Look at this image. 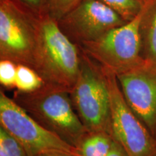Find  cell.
<instances>
[{"label":"cell","instance_id":"cell-1","mask_svg":"<svg viewBox=\"0 0 156 156\" xmlns=\"http://www.w3.org/2000/svg\"><path fill=\"white\" fill-rule=\"evenodd\" d=\"M81 48L48 14L39 17L34 69L46 85L71 91L80 69Z\"/></svg>","mask_w":156,"mask_h":156},{"label":"cell","instance_id":"cell-2","mask_svg":"<svg viewBox=\"0 0 156 156\" xmlns=\"http://www.w3.org/2000/svg\"><path fill=\"white\" fill-rule=\"evenodd\" d=\"M12 98L39 124L74 147L77 148L89 133L67 90L45 84L33 93L15 90Z\"/></svg>","mask_w":156,"mask_h":156},{"label":"cell","instance_id":"cell-3","mask_svg":"<svg viewBox=\"0 0 156 156\" xmlns=\"http://www.w3.org/2000/svg\"><path fill=\"white\" fill-rule=\"evenodd\" d=\"M70 97L87 131L112 135L111 98L106 73L82 48L80 69Z\"/></svg>","mask_w":156,"mask_h":156},{"label":"cell","instance_id":"cell-4","mask_svg":"<svg viewBox=\"0 0 156 156\" xmlns=\"http://www.w3.org/2000/svg\"><path fill=\"white\" fill-rule=\"evenodd\" d=\"M142 12L132 20L80 46L103 70L116 76L141 67L145 64L140 35Z\"/></svg>","mask_w":156,"mask_h":156},{"label":"cell","instance_id":"cell-5","mask_svg":"<svg viewBox=\"0 0 156 156\" xmlns=\"http://www.w3.org/2000/svg\"><path fill=\"white\" fill-rule=\"evenodd\" d=\"M39 17L17 0H0V59L34 68Z\"/></svg>","mask_w":156,"mask_h":156},{"label":"cell","instance_id":"cell-6","mask_svg":"<svg viewBox=\"0 0 156 156\" xmlns=\"http://www.w3.org/2000/svg\"><path fill=\"white\" fill-rule=\"evenodd\" d=\"M0 126L21 144L28 156L51 151L80 156L77 147L39 124L13 98L7 96L2 88L0 90Z\"/></svg>","mask_w":156,"mask_h":156},{"label":"cell","instance_id":"cell-7","mask_svg":"<svg viewBox=\"0 0 156 156\" xmlns=\"http://www.w3.org/2000/svg\"><path fill=\"white\" fill-rule=\"evenodd\" d=\"M104 72L110 93L113 139L128 156H156V137L126 103L116 76Z\"/></svg>","mask_w":156,"mask_h":156},{"label":"cell","instance_id":"cell-8","mask_svg":"<svg viewBox=\"0 0 156 156\" xmlns=\"http://www.w3.org/2000/svg\"><path fill=\"white\" fill-rule=\"evenodd\" d=\"M126 23L100 0H83L58 20L62 32L78 46L97 40Z\"/></svg>","mask_w":156,"mask_h":156},{"label":"cell","instance_id":"cell-9","mask_svg":"<svg viewBox=\"0 0 156 156\" xmlns=\"http://www.w3.org/2000/svg\"><path fill=\"white\" fill-rule=\"evenodd\" d=\"M124 98L156 137V69L145 64L116 76Z\"/></svg>","mask_w":156,"mask_h":156},{"label":"cell","instance_id":"cell-10","mask_svg":"<svg viewBox=\"0 0 156 156\" xmlns=\"http://www.w3.org/2000/svg\"><path fill=\"white\" fill-rule=\"evenodd\" d=\"M140 35L142 59L156 69V0L147 2L142 9Z\"/></svg>","mask_w":156,"mask_h":156},{"label":"cell","instance_id":"cell-11","mask_svg":"<svg viewBox=\"0 0 156 156\" xmlns=\"http://www.w3.org/2000/svg\"><path fill=\"white\" fill-rule=\"evenodd\" d=\"M114 139L107 132H89L78 146L80 156H107Z\"/></svg>","mask_w":156,"mask_h":156},{"label":"cell","instance_id":"cell-12","mask_svg":"<svg viewBox=\"0 0 156 156\" xmlns=\"http://www.w3.org/2000/svg\"><path fill=\"white\" fill-rule=\"evenodd\" d=\"M45 82L34 68L22 64H17L15 90L18 92L29 93L44 87Z\"/></svg>","mask_w":156,"mask_h":156},{"label":"cell","instance_id":"cell-13","mask_svg":"<svg viewBox=\"0 0 156 156\" xmlns=\"http://www.w3.org/2000/svg\"><path fill=\"white\" fill-rule=\"evenodd\" d=\"M126 22L140 14L145 3L143 0H100Z\"/></svg>","mask_w":156,"mask_h":156},{"label":"cell","instance_id":"cell-14","mask_svg":"<svg viewBox=\"0 0 156 156\" xmlns=\"http://www.w3.org/2000/svg\"><path fill=\"white\" fill-rule=\"evenodd\" d=\"M0 156H28L21 144L0 126Z\"/></svg>","mask_w":156,"mask_h":156},{"label":"cell","instance_id":"cell-15","mask_svg":"<svg viewBox=\"0 0 156 156\" xmlns=\"http://www.w3.org/2000/svg\"><path fill=\"white\" fill-rule=\"evenodd\" d=\"M83 0H47L46 14L58 20Z\"/></svg>","mask_w":156,"mask_h":156},{"label":"cell","instance_id":"cell-16","mask_svg":"<svg viewBox=\"0 0 156 156\" xmlns=\"http://www.w3.org/2000/svg\"><path fill=\"white\" fill-rule=\"evenodd\" d=\"M17 64L8 59H0V84L5 89H15Z\"/></svg>","mask_w":156,"mask_h":156},{"label":"cell","instance_id":"cell-17","mask_svg":"<svg viewBox=\"0 0 156 156\" xmlns=\"http://www.w3.org/2000/svg\"><path fill=\"white\" fill-rule=\"evenodd\" d=\"M38 17L46 14L47 0H17Z\"/></svg>","mask_w":156,"mask_h":156},{"label":"cell","instance_id":"cell-18","mask_svg":"<svg viewBox=\"0 0 156 156\" xmlns=\"http://www.w3.org/2000/svg\"><path fill=\"white\" fill-rule=\"evenodd\" d=\"M107 156H128V155L122 146L114 140L112 148Z\"/></svg>","mask_w":156,"mask_h":156},{"label":"cell","instance_id":"cell-19","mask_svg":"<svg viewBox=\"0 0 156 156\" xmlns=\"http://www.w3.org/2000/svg\"><path fill=\"white\" fill-rule=\"evenodd\" d=\"M36 156H76L73 154L60 151H51L41 153Z\"/></svg>","mask_w":156,"mask_h":156},{"label":"cell","instance_id":"cell-20","mask_svg":"<svg viewBox=\"0 0 156 156\" xmlns=\"http://www.w3.org/2000/svg\"><path fill=\"white\" fill-rule=\"evenodd\" d=\"M144 2H148V1H150V0H143Z\"/></svg>","mask_w":156,"mask_h":156}]
</instances>
